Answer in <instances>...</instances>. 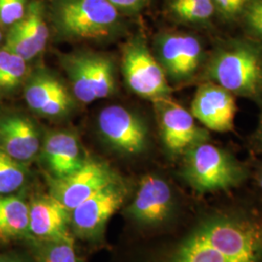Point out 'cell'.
Masks as SVG:
<instances>
[{
  "label": "cell",
  "instance_id": "cell-30",
  "mask_svg": "<svg viewBox=\"0 0 262 262\" xmlns=\"http://www.w3.org/2000/svg\"><path fill=\"white\" fill-rule=\"evenodd\" d=\"M257 138L262 145V116L259 122V126H258V130H257Z\"/></svg>",
  "mask_w": 262,
  "mask_h": 262
},
{
  "label": "cell",
  "instance_id": "cell-28",
  "mask_svg": "<svg viewBox=\"0 0 262 262\" xmlns=\"http://www.w3.org/2000/svg\"><path fill=\"white\" fill-rule=\"evenodd\" d=\"M117 9L135 13L146 7L150 0H108Z\"/></svg>",
  "mask_w": 262,
  "mask_h": 262
},
{
  "label": "cell",
  "instance_id": "cell-24",
  "mask_svg": "<svg viewBox=\"0 0 262 262\" xmlns=\"http://www.w3.org/2000/svg\"><path fill=\"white\" fill-rule=\"evenodd\" d=\"M40 262H82L76 253L73 236L46 244L40 254Z\"/></svg>",
  "mask_w": 262,
  "mask_h": 262
},
{
  "label": "cell",
  "instance_id": "cell-13",
  "mask_svg": "<svg viewBox=\"0 0 262 262\" xmlns=\"http://www.w3.org/2000/svg\"><path fill=\"white\" fill-rule=\"evenodd\" d=\"M28 234L43 242L72 237L69 232L71 212L51 194L34 197L28 204Z\"/></svg>",
  "mask_w": 262,
  "mask_h": 262
},
{
  "label": "cell",
  "instance_id": "cell-26",
  "mask_svg": "<svg viewBox=\"0 0 262 262\" xmlns=\"http://www.w3.org/2000/svg\"><path fill=\"white\" fill-rule=\"evenodd\" d=\"M28 6V0H0V23L13 26L25 17Z\"/></svg>",
  "mask_w": 262,
  "mask_h": 262
},
{
  "label": "cell",
  "instance_id": "cell-9",
  "mask_svg": "<svg viewBox=\"0 0 262 262\" xmlns=\"http://www.w3.org/2000/svg\"><path fill=\"white\" fill-rule=\"evenodd\" d=\"M236 110L233 94L219 84L208 82L197 89L190 113L208 129L228 132L234 127Z\"/></svg>",
  "mask_w": 262,
  "mask_h": 262
},
{
  "label": "cell",
  "instance_id": "cell-20",
  "mask_svg": "<svg viewBox=\"0 0 262 262\" xmlns=\"http://www.w3.org/2000/svg\"><path fill=\"white\" fill-rule=\"evenodd\" d=\"M92 62L93 57L81 56L75 57L70 66L69 73L74 94L84 103H91L96 99L93 89Z\"/></svg>",
  "mask_w": 262,
  "mask_h": 262
},
{
  "label": "cell",
  "instance_id": "cell-8",
  "mask_svg": "<svg viewBox=\"0 0 262 262\" xmlns=\"http://www.w3.org/2000/svg\"><path fill=\"white\" fill-rule=\"evenodd\" d=\"M122 66L127 84L135 94L158 99L170 93L164 69L140 41L132 43L125 50Z\"/></svg>",
  "mask_w": 262,
  "mask_h": 262
},
{
  "label": "cell",
  "instance_id": "cell-23",
  "mask_svg": "<svg viewBox=\"0 0 262 262\" xmlns=\"http://www.w3.org/2000/svg\"><path fill=\"white\" fill-rule=\"evenodd\" d=\"M93 89L96 99L106 98L114 90L112 64L103 57H93Z\"/></svg>",
  "mask_w": 262,
  "mask_h": 262
},
{
  "label": "cell",
  "instance_id": "cell-4",
  "mask_svg": "<svg viewBox=\"0 0 262 262\" xmlns=\"http://www.w3.org/2000/svg\"><path fill=\"white\" fill-rule=\"evenodd\" d=\"M54 19L67 36L97 39L112 33L120 15L108 0H56Z\"/></svg>",
  "mask_w": 262,
  "mask_h": 262
},
{
  "label": "cell",
  "instance_id": "cell-2",
  "mask_svg": "<svg viewBox=\"0 0 262 262\" xmlns=\"http://www.w3.org/2000/svg\"><path fill=\"white\" fill-rule=\"evenodd\" d=\"M205 74L232 94L257 96L262 93V47L253 40L225 43L210 56Z\"/></svg>",
  "mask_w": 262,
  "mask_h": 262
},
{
  "label": "cell",
  "instance_id": "cell-19",
  "mask_svg": "<svg viewBox=\"0 0 262 262\" xmlns=\"http://www.w3.org/2000/svg\"><path fill=\"white\" fill-rule=\"evenodd\" d=\"M169 10L176 19L187 24H207L215 13L213 0H170Z\"/></svg>",
  "mask_w": 262,
  "mask_h": 262
},
{
  "label": "cell",
  "instance_id": "cell-3",
  "mask_svg": "<svg viewBox=\"0 0 262 262\" xmlns=\"http://www.w3.org/2000/svg\"><path fill=\"white\" fill-rule=\"evenodd\" d=\"M185 154L183 176L199 193L230 189L248 176L246 167L230 152L208 141L198 143Z\"/></svg>",
  "mask_w": 262,
  "mask_h": 262
},
{
  "label": "cell",
  "instance_id": "cell-12",
  "mask_svg": "<svg viewBox=\"0 0 262 262\" xmlns=\"http://www.w3.org/2000/svg\"><path fill=\"white\" fill-rule=\"evenodd\" d=\"M172 207V190L167 182L148 175L141 180L136 195L126 208V214L142 225H159L168 217Z\"/></svg>",
  "mask_w": 262,
  "mask_h": 262
},
{
  "label": "cell",
  "instance_id": "cell-10",
  "mask_svg": "<svg viewBox=\"0 0 262 262\" xmlns=\"http://www.w3.org/2000/svg\"><path fill=\"white\" fill-rule=\"evenodd\" d=\"M99 129L113 147L127 154H139L147 146L148 132L134 114L120 106L103 109L98 119Z\"/></svg>",
  "mask_w": 262,
  "mask_h": 262
},
{
  "label": "cell",
  "instance_id": "cell-1",
  "mask_svg": "<svg viewBox=\"0 0 262 262\" xmlns=\"http://www.w3.org/2000/svg\"><path fill=\"white\" fill-rule=\"evenodd\" d=\"M168 262H262V219L209 216L179 245Z\"/></svg>",
  "mask_w": 262,
  "mask_h": 262
},
{
  "label": "cell",
  "instance_id": "cell-15",
  "mask_svg": "<svg viewBox=\"0 0 262 262\" xmlns=\"http://www.w3.org/2000/svg\"><path fill=\"white\" fill-rule=\"evenodd\" d=\"M0 148L21 163L31 160L40 148L35 126L28 119L20 116L1 118Z\"/></svg>",
  "mask_w": 262,
  "mask_h": 262
},
{
  "label": "cell",
  "instance_id": "cell-32",
  "mask_svg": "<svg viewBox=\"0 0 262 262\" xmlns=\"http://www.w3.org/2000/svg\"><path fill=\"white\" fill-rule=\"evenodd\" d=\"M1 39H2V34H1V31H0V41H1Z\"/></svg>",
  "mask_w": 262,
  "mask_h": 262
},
{
  "label": "cell",
  "instance_id": "cell-25",
  "mask_svg": "<svg viewBox=\"0 0 262 262\" xmlns=\"http://www.w3.org/2000/svg\"><path fill=\"white\" fill-rule=\"evenodd\" d=\"M247 31L257 39H262V0H251L242 15Z\"/></svg>",
  "mask_w": 262,
  "mask_h": 262
},
{
  "label": "cell",
  "instance_id": "cell-22",
  "mask_svg": "<svg viewBox=\"0 0 262 262\" xmlns=\"http://www.w3.org/2000/svg\"><path fill=\"white\" fill-rule=\"evenodd\" d=\"M26 62L5 48L0 51V89H12L20 83L27 73Z\"/></svg>",
  "mask_w": 262,
  "mask_h": 262
},
{
  "label": "cell",
  "instance_id": "cell-16",
  "mask_svg": "<svg viewBox=\"0 0 262 262\" xmlns=\"http://www.w3.org/2000/svg\"><path fill=\"white\" fill-rule=\"evenodd\" d=\"M44 159L54 178L66 177L85 162L77 138L68 132H56L48 136L44 144Z\"/></svg>",
  "mask_w": 262,
  "mask_h": 262
},
{
  "label": "cell",
  "instance_id": "cell-6",
  "mask_svg": "<svg viewBox=\"0 0 262 262\" xmlns=\"http://www.w3.org/2000/svg\"><path fill=\"white\" fill-rule=\"evenodd\" d=\"M127 189L121 181L89 197L71 211V226L77 236L95 239L125 201Z\"/></svg>",
  "mask_w": 262,
  "mask_h": 262
},
{
  "label": "cell",
  "instance_id": "cell-29",
  "mask_svg": "<svg viewBox=\"0 0 262 262\" xmlns=\"http://www.w3.org/2000/svg\"><path fill=\"white\" fill-rule=\"evenodd\" d=\"M0 262H20L18 259H15L13 257H9V256H2L0 257Z\"/></svg>",
  "mask_w": 262,
  "mask_h": 262
},
{
  "label": "cell",
  "instance_id": "cell-14",
  "mask_svg": "<svg viewBox=\"0 0 262 262\" xmlns=\"http://www.w3.org/2000/svg\"><path fill=\"white\" fill-rule=\"evenodd\" d=\"M161 63L174 79L193 75L203 59V48L195 36L186 33H167L159 41Z\"/></svg>",
  "mask_w": 262,
  "mask_h": 262
},
{
  "label": "cell",
  "instance_id": "cell-18",
  "mask_svg": "<svg viewBox=\"0 0 262 262\" xmlns=\"http://www.w3.org/2000/svg\"><path fill=\"white\" fill-rule=\"evenodd\" d=\"M29 208L18 195L0 194V241L8 242L28 234Z\"/></svg>",
  "mask_w": 262,
  "mask_h": 262
},
{
  "label": "cell",
  "instance_id": "cell-21",
  "mask_svg": "<svg viewBox=\"0 0 262 262\" xmlns=\"http://www.w3.org/2000/svg\"><path fill=\"white\" fill-rule=\"evenodd\" d=\"M26 180L27 170L23 163L0 148V194H11L19 190Z\"/></svg>",
  "mask_w": 262,
  "mask_h": 262
},
{
  "label": "cell",
  "instance_id": "cell-27",
  "mask_svg": "<svg viewBox=\"0 0 262 262\" xmlns=\"http://www.w3.org/2000/svg\"><path fill=\"white\" fill-rule=\"evenodd\" d=\"M251 0H213L215 13L225 20L232 21L242 17Z\"/></svg>",
  "mask_w": 262,
  "mask_h": 262
},
{
  "label": "cell",
  "instance_id": "cell-5",
  "mask_svg": "<svg viewBox=\"0 0 262 262\" xmlns=\"http://www.w3.org/2000/svg\"><path fill=\"white\" fill-rule=\"evenodd\" d=\"M118 182L120 179L106 163L85 160L81 168L66 177H51L49 187L50 194L71 212L89 197Z\"/></svg>",
  "mask_w": 262,
  "mask_h": 262
},
{
  "label": "cell",
  "instance_id": "cell-7",
  "mask_svg": "<svg viewBox=\"0 0 262 262\" xmlns=\"http://www.w3.org/2000/svg\"><path fill=\"white\" fill-rule=\"evenodd\" d=\"M159 115L161 137L166 149L181 155L198 143L209 139V132L199 127L192 114L180 104L161 97L154 99Z\"/></svg>",
  "mask_w": 262,
  "mask_h": 262
},
{
  "label": "cell",
  "instance_id": "cell-11",
  "mask_svg": "<svg viewBox=\"0 0 262 262\" xmlns=\"http://www.w3.org/2000/svg\"><path fill=\"white\" fill-rule=\"evenodd\" d=\"M48 38L49 28L44 5L39 0H32L28 3L25 17L11 26L5 49L28 61L45 49Z\"/></svg>",
  "mask_w": 262,
  "mask_h": 262
},
{
  "label": "cell",
  "instance_id": "cell-17",
  "mask_svg": "<svg viewBox=\"0 0 262 262\" xmlns=\"http://www.w3.org/2000/svg\"><path fill=\"white\" fill-rule=\"evenodd\" d=\"M25 98L32 110L46 116L61 115L71 105L70 96L63 84L48 76L33 79L25 91Z\"/></svg>",
  "mask_w": 262,
  "mask_h": 262
},
{
  "label": "cell",
  "instance_id": "cell-31",
  "mask_svg": "<svg viewBox=\"0 0 262 262\" xmlns=\"http://www.w3.org/2000/svg\"><path fill=\"white\" fill-rule=\"evenodd\" d=\"M258 185H259V187L262 189V171L259 173V175H258Z\"/></svg>",
  "mask_w": 262,
  "mask_h": 262
}]
</instances>
